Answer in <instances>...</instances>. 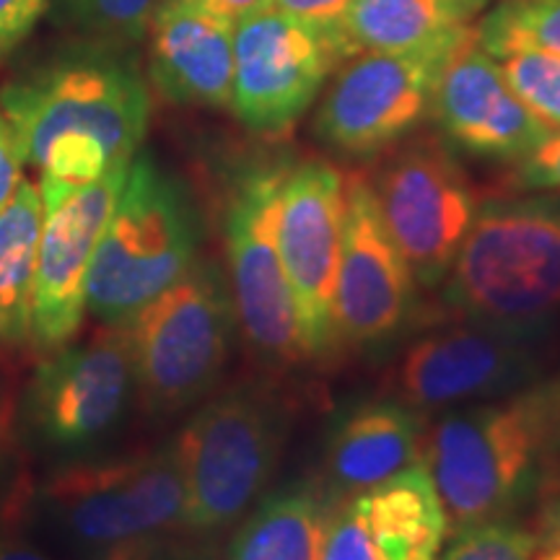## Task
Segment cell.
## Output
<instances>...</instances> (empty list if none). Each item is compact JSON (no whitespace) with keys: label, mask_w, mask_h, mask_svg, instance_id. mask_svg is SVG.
<instances>
[{"label":"cell","mask_w":560,"mask_h":560,"mask_svg":"<svg viewBox=\"0 0 560 560\" xmlns=\"http://www.w3.org/2000/svg\"><path fill=\"white\" fill-rule=\"evenodd\" d=\"M0 109L26 164L39 172L47 208L132 164L149 130L151 96L122 50L86 42L5 83Z\"/></svg>","instance_id":"1"},{"label":"cell","mask_w":560,"mask_h":560,"mask_svg":"<svg viewBox=\"0 0 560 560\" xmlns=\"http://www.w3.org/2000/svg\"><path fill=\"white\" fill-rule=\"evenodd\" d=\"M441 285L459 319L540 338L560 312V192L482 202Z\"/></svg>","instance_id":"2"},{"label":"cell","mask_w":560,"mask_h":560,"mask_svg":"<svg viewBox=\"0 0 560 560\" xmlns=\"http://www.w3.org/2000/svg\"><path fill=\"white\" fill-rule=\"evenodd\" d=\"M198 252L190 195L151 153L138 151L91 262L86 312L102 327H128L198 262Z\"/></svg>","instance_id":"3"},{"label":"cell","mask_w":560,"mask_h":560,"mask_svg":"<svg viewBox=\"0 0 560 560\" xmlns=\"http://www.w3.org/2000/svg\"><path fill=\"white\" fill-rule=\"evenodd\" d=\"M289 425L272 384H236L200 405L172 441L185 488L182 532L210 537L240 522L276 475Z\"/></svg>","instance_id":"4"},{"label":"cell","mask_w":560,"mask_h":560,"mask_svg":"<svg viewBox=\"0 0 560 560\" xmlns=\"http://www.w3.org/2000/svg\"><path fill=\"white\" fill-rule=\"evenodd\" d=\"M548 450L527 395L439 418L425 431L423 467L450 527L509 520L540 486Z\"/></svg>","instance_id":"5"},{"label":"cell","mask_w":560,"mask_h":560,"mask_svg":"<svg viewBox=\"0 0 560 560\" xmlns=\"http://www.w3.org/2000/svg\"><path fill=\"white\" fill-rule=\"evenodd\" d=\"M234 299L221 265L200 260L145 304L128 325L140 400L153 416H177L213 392L229 366Z\"/></svg>","instance_id":"6"},{"label":"cell","mask_w":560,"mask_h":560,"mask_svg":"<svg viewBox=\"0 0 560 560\" xmlns=\"http://www.w3.org/2000/svg\"><path fill=\"white\" fill-rule=\"evenodd\" d=\"M37 509L62 540L91 552L182 529L185 488L174 444L73 462L42 482Z\"/></svg>","instance_id":"7"},{"label":"cell","mask_w":560,"mask_h":560,"mask_svg":"<svg viewBox=\"0 0 560 560\" xmlns=\"http://www.w3.org/2000/svg\"><path fill=\"white\" fill-rule=\"evenodd\" d=\"M475 26L459 24L429 45L342 60L314 117V132L346 156L369 159L410 138L431 117L446 62Z\"/></svg>","instance_id":"8"},{"label":"cell","mask_w":560,"mask_h":560,"mask_svg":"<svg viewBox=\"0 0 560 560\" xmlns=\"http://www.w3.org/2000/svg\"><path fill=\"white\" fill-rule=\"evenodd\" d=\"M392 242L423 289H439L480 210L478 190L444 138L416 136L384 151L369 177Z\"/></svg>","instance_id":"9"},{"label":"cell","mask_w":560,"mask_h":560,"mask_svg":"<svg viewBox=\"0 0 560 560\" xmlns=\"http://www.w3.org/2000/svg\"><path fill=\"white\" fill-rule=\"evenodd\" d=\"M289 164H257L236 179L223 213V244L236 325L255 359L280 371L306 361L278 247L280 190Z\"/></svg>","instance_id":"10"},{"label":"cell","mask_w":560,"mask_h":560,"mask_svg":"<svg viewBox=\"0 0 560 560\" xmlns=\"http://www.w3.org/2000/svg\"><path fill=\"white\" fill-rule=\"evenodd\" d=\"M136 392L128 327H102L39 361L21 397V423L42 452L81 454L120 429Z\"/></svg>","instance_id":"11"},{"label":"cell","mask_w":560,"mask_h":560,"mask_svg":"<svg viewBox=\"0 0 560 560\" xmlns=\"http://www.w3.org/2000/svg\"><path fill=\"white\" fill-rule=\"evenodd\" d=\"M346 221V177L330 161L289 166L280 190L278 247L306 359L338 353L335 285Z\"/></svg>","instance_id":"12"},{"label":"cell","mask_w":560,"mask_h":560,"mask_svg":"<svg viewBox=\"0 0 560 560\" xmlns=\"http://www.w3.org/2000/svg\"><path fill=\"white\" fill-rule=\"evenodd\" d=\"M418 317V280L384 226L366 174L346 177V221L335 285L338 348L376 353Z\"/></svg>","instance_id":"13"},{"label":"cell","mask_w":560,"mask_h":560,"mask_svg":"<svg viewBox=\"0 0 560 560\" xmlns=\"http://www.w3.org/2000/svg\"><path fill=\"white\" fill-rule=\"evenodd\" d=\"M338 42L278 9L252 13L234 26L231 112L260 136L291 130L338 70Z\"/></svg>","instance_id":"14"},{"label":"cell","mask_w":560,"mask_h":560,"mask_svg":"<svg viewBox=\"0 0 560 560\" xmlns=\"http://www.w3.org/2000/svg\"><path fill=\"white\" fill-rule=\"evenodd\" d=\"M532 342L459 319L412 340L392 371L389 387L397 400L420 412L516 395L537 371Z\"/></svg>","instance_id":"15"},{"label":"cell","mask_w":560,"mask_h":560,"mask_svg":"<svg viewBox=\"0 0 560 560\" xmlns=\"http://www.w3.org/2000/svg\"><path fill=\"white\" fill-rule=\"evenodd\" d=\"M128 172L130 166L112 172L45 208L30 340L37 350L50 353L79 335L86 314L91 262Z\"/></svg>","instance_id":"16"},{"label":"cell","mask_w":560,"mask_h":560,"mask_svg":"<svg viewBox=\"0 0 560 560\" xmlns=\"http://www.w3.org/2000/svg\"><path fill=\"white\" fill-rule=\"evenodd\" d=\"M431 120L452 149L503 164L529 156L552 132L516 100L475 30L441 73Z\"/></svg>","instance_id":"17"},{"label":"cell","mask_w":560,"mask_h":560,"mask_svg":"<svg viewBox=\"0 0 560 560\" xmlns=\"http://www.w3.org/2000/svg\"><path fill=\"white\" fill-rule=\"evenodd\" d=\"M446 529L431 475L416 465L335 506L325 560H436Z\"/></svg>","instance_id":"18"},{"label":"cell","mask_w":560,"mask_h":560,"mask_svg":"<svg viewBox=\"0 0 560 560\" xmlns=\"http://www.w3.org/2000/svg\"><path fill=\"white\" fill-rule=\"evenodd\" d=\"M145 37L151 83L164 100L231 109L234 30L229 24L177 0H161Z\"/></svg>","instance_id":"19"},{"label":"cell","mask_w":560,"mask_h":560,"mask_svg":"<svg viewBox=\"0 0 560 560\" xmlns=\"http://www.w3.org/2000/svg\"><path fill=\"white\" fill-rule=\"evenodd\" d=\"M423 412L397 397L359 400L332 420L325 444V482L335 501L423 465Z\"/></svg>","instance_id":"20"},{"label":"cell","mask_w":560,"mask_h":560,"mask_svg":"<svg viewBox=\"0 0 560 560\" xmlns=\"http://www.w3.org/2000/svg\"><path fill=\"white\" fill-rule=\"evenodd\" d=\"M335 506L325 488L310 482L268 493L240 524L226 560H325Z\"/></svg>","instance_id":"21"},{"label":"cell","mask_w":560,"mask_h":560,"mask_svg":"<svg viewBox=\"0 0 560 560\" xmlns=\"http://www.w3.org/2000/svg\"><path fill=\"white\" fill-rule=\"evenodd\" d=\"M45 223L39 187L24 179L0 208V346L32 340V301L37 278V249Z\"/></svg>","instance_id":"22"},{"label":"cell","mask_w":560,"mask_h":560,"mask_svg":"<svg viewBox=\"0 0 560 560\" xmlns=\"http://www.w3.org/2000/svg\"><path fill=\"white\" fill-rule=\"evenodd\" d=\"M462 21L444 0H353L338 32L342 58L361 52H397L429 45Z\"/></svg>","instance_id":"23"},{"label":"cell","mask_w":560,"mask_h":560,"mask_svg":"<svg viewBox=\"0 0 560 560\" xmlns=\"http://www.w3.org/2000/svg\"><path fill=\"white\" fill-rule=\"evenodd\" d=\"M475 42L495 60L520 50L560 55V0H495Z\"/></svg>","instance_id":"24"},{"label":"cell","mask_w":560,"mask_h":560,"mask_svg":"<svg viewBox=\"0 0 560 560\" xmlns=\"http://www.w3.org/2000/svg\"><path fill=\"white\" fill-rule=\"evenodd\" d=\"M161 0H50L55 26L89 45L122 47L136 45L149 34L151 19Z\"/></svg>","instance_id":"25"},{"label":"cell","mask_w":560,"mask_h":560,"mask_svg":"<svg viewBox=\"0 0 560 560\" xmlns=\"http://www.w3.org/2000/svg\"><path fill=\"white\" fill-rule=\"evenodd\" d=\"M516 100L552 132L560 130V55L520 50L499 58Z\"/></svg>","instance_id":"26"},{"label":"cell","mask_w":560,"mask_h":560,"mask_svg":"<svg viewBox=\"0 0 560 560\" xmlns=\"http://www.w3.org/2000/svg\"><path fill=\"white\" fill-rule=\"evenodd\" d=\"M537 548V532L522 527L509 516L457 529L436 560H532Z\"/></svg>","instance_id":"27"},{"label":"cell","mask_w":560,"mask_h":560,"mask_svg":"<svg viewBox=\"0 0 560 560\" xmlns=\"http://www.w3.org/2000/svg\"><path fill=\"white\" fill-rule=\"evenodd\" d=\"M91 560H215V548L210 537L174 529L112 545L91 552Z\"/></svg>","instance_id":"28"},{"label":"cell","mask_w":560,"mask_h":560,"mask_svg":"<svg viewBox=\"0 0 560 560\" xmlns=\"http://www.w3.org/2000/svg\"><path fill=\"white\" fill-rule=\"evenodd\" d=\"M511 187L522 192H560V130L550 132L511 170Z\"/></svg>","instance_id":"29"},{"label":"cell","mask_w":560,"mask_h":560,"mask_svg":"<svg viewBox=\"0 0 560 560\" xmlns=\"http://www.w3.org/2000/svg\"><path fill=\"white\" fill-rule=\"evenodd\" d=\"M47 9L50 0H0V62L19 50Z\"/></svg>","instance_id":"30"},{"label":"cell","mask_w":560,"mask_h":560,"mask_svg":"<svg viewBox=\"0 0 560 560\" xmlns=\"http://www.w3.org/2000/svg\"><path fill=\"white\" fill-rule=\"evenodd\" d=\"M350 5H353V0H272V9L327 34L335 42H338L340 24Z\"/></svg>","instance_id":"31"},{"label":"cell","mask_w":560,"mask_h":560,"mask_svg":"<svg viewBox=\"0 0 560 560\" xmlns=\"http://www.w3.org/2000/svg\"><path fill=\"white\" fill-rule=\"evenodd\" d=\"M527 400L535 410L540 429L545 436V450H548V459L552 454H560V371L550 380H542L532 387L524 389Z\"/></svg>","instance_id":"32"},{"label":"cell","mask_w":560,"mask_h":560,"mask_svg":"<svg viewBox=\"0 0 560 560\" xmlns=\"http://www.w3.org/2000/svg\"><path fill=\"white\" fill-rule=\"evenodd\" d=\"M24 151H21V140L13 130L9 117L0 109V208L16 195L19 185L24 182Z\"/></svg>","instance_id":"33"},{"label":"cell","mask_w":560,"mask_h":560,"mask_svg":"<svg viewBox=\"0 0 560 560\" xmlns=\"http://www.w3.org/2000/svg\"><path fill=\"white\" fill-rule=\"evenodd\" d=\"M182 5H190L195 11L208 13V16L223 21L234 30L240 21H244L252 13H260L270 9L272 0H177Z\"/></svg>","instance_id":"34"},{"label":"cell","mask_w":560,"mask_h":560,"mask_svg":"<svg viewBox=\"0 0 560 560\" xmlns=\"http://www.w3.org/2000/svg\"><path fill=\"white\" fill-rule=\"evenodd\" d=\"M537 537H540V545L560 548V493L542 503L537 514Z\"/></svg>","instance_id":"35"},{"label":"cell","mask_w":560,"mask_h":560,"mask_svg":"<svg viewBox=\"0 0 560 560\" xmlns=\"http://www.w3.org/2000/svg\"><path fill=\"white\" fill-rule=\"evenodd\" d=\"M0 560H50L37 545L24 540H11V537H0Z\"/></svg>","instance_id":"36"},{"label":"cell","mask_w":560,"mask_h":560,"mask_svg":"<svg viewBox=\"0 0 560 560\" xmlns=\"http://www.w3.org/2000/svg\"><path fill=\"white\" fill-rule=\"evenodd\" d=\"M493 0H444V5L454 13V19L462 24H470V21L488 9Z\"/></svg>","instance_id":"37"},{"label":"cell","mask_w":560,"mask_h":560,"mask_svg":"<svg viewBox=\"0 0 560 560\" xmlns=\"http://www.w3.org/2000/svg\"><path fill=\"white\" fill-rule=\"evenodd\" d=\"M532 560H560V548H548V550H542L540 556L532 558Z\"/></svg>","instance_id":"38"}]
</instances>
